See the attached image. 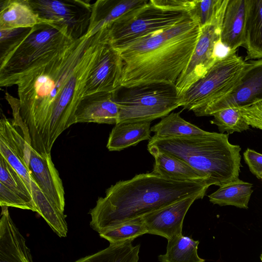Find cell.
I'll list each match as a JSON object with an SVG mask.
<instances>
[{
	"label": "cell",
	"instance_id": "obj_1",
	"mask_svg": "<svg viewBox=\"0 0 262 262\" xmlns=\"http://www.w3.org/2000/svg\"><path fill=\"white\" fill-rule=\"evenodd\" d=\"M107 27L87 32L41 54L16 70L0 74V86H17L19 114L32 147L51 155L56 140L76 123V108L89 74L104 45Z\"/></svg>",
	"mask_w": 262,
	"mask_h": 262
},
{
	"label": "cell",
	"instance_id": "obj_2",
	"mask_svg": "<svg viewBox=\"0 0 262 262\" xmlns=\"http://www.w3.org/2000/svg\"><path fill=\"white\" fill-rule=\"evenodd\" d=\"M204 183L168 179L152 172L136 175L109 187L90 211V226L99 234L121 223L141 218L178 201L204 194Z\"/></svg>",
	"mask_w": 262,
	"mask_h": 262
},
{
	"label": "cell",
	"instance_id": "obj_3",
	"mask_svg": "<svg viewBox=\"0 0 262 262\" xmlns=\"http://www.w3.org/2000/svg\"><path fill=\"white\" fill-rule=\"evenodd\" d=\"M200 33L198 23L189 16L120 51L121 86L154 82L176 84L189 62Z\"/></svg>",
	"mask_w": 262,
	"mask_h": 262
},
{
	"label": "cell",
	"instance_id": "obj_4",
	"mask_svg": "<svg viewBox=\"0 0 262 262\" xmlns=\"http://www.w3.org/2000/svg\"><path fill=\"white\" fill-rule=\"evenodd\" d=\"M229 134L207 132L204 135L174 138L153 136L147 149H154L179 159L206 178L208 185L221 186L238 179L241 148L230 143Z\"/></svg>",
	"mask_w": 262,
	"mask_h": 262
},
{
	"label": "cell",
	"instance_id": "obj_5",
	"mask_svg": "<svg viewBox=\"0 0 262 262\" xmlns=\"http://www.w3.org/2000/svg\"><path fill=\"white\" fill-rule=\"evenodd\" d=\"M114 99L119 107L117 123L151 122L181 106L176 84L170 83L121 86L114 92Z\"/></svg>",
	"mask_w": 262,
	"mask_h": 262
},
{
	"label": "cell",
	"instance_id": "obj_6",
	"mask_svg": "<svg viewBox=\"0 0 262 262\" xmlns=\"http://www.w3.org/2000/svg\"><path fill=\"white\" fill-rule=\"evenodd\" d=\"M189 16L186 12L158 8L149 0L145 5L110 25L109 42L120 52L134 42L169 29Z\"/></svg>",
	"mask_w": 262,
	"mask_h": 262
},
{
	"label": "cell",
	"instance_id": "obj_7",
	"mask_svg": "<svg viewBox=\"0 0 262 262\" xmlns=\"http://www.w3.org/2000/svg\"><path fill=\"white\" fill-rule=\"evenodd\" d=\"M246 61L236 52L217 61L181 96V106L196 115L226 94L234 84Z\"/></svg>",
	"mask_w": 262,
	"mask_h": 262
},
{
	"label": "cell",
	"instance_id": "obj_8",
	"mask_svg": "<svg viewBox=\"0 0 262 262\" xmlns=\"http://www.w3.org/2000/svg\"><path fill=\"white\" fill-rule=\"evenodd\" d=\"M72 37L68 29L56 23L30 28L13 44L1 51L0 74L26 66L44 52L56 49Z\"/></svg>",
	"mask_w": 262,
	"mask_h": 262
},
{
	"label": "cell",
	"instance_id": "obj_9",
	"mask_svg": "<svg viewBox=\"0 0 262 262\" xmlns=\"http://www.w3.org/2000/svg\"><path fill=\"white\" fill-rule=\"evenodd\" d=\"M261 101L262 58L246 61L238 79L229 91L196 116H212L224 109L247 107Z\"/></svg>",
	"mask_w": 262,
	"mask_h": 262
},
{
	"label": "cell",
	"instance_id": "obj_10",
	"mask_svg": "<svg viewBox=\"0 0 262 262\" xmlns=\"http://www.w3.org/2000/svg\"><path fill=\"white\" fill-rule=\"evenodd\" d=\"M33 9L43 18L68 29L73 38L85 34L89 28L92 12L90 1L28 0Z\"/></svg>",
	"mask_w": 262,
	"mask_h": 262
},
{
	"label": "cell",
	"instance_id": "obj_11",
	"mask_svg": "<svg viewBox=\"0 0 262 262\" xmlns=\"http://www.w3.org/2000/svg\"><path fill=\"white\" fill-rule=\"evenodd\" d=\"M32 148L24 122H16L3 115L0 121L1 156L23 178L31 192L32 173L29 165Z\"/></svg>",
	"mask_w": 262,
	"mask_h": 262
},
{
	"label": "cell",
	"instance_id": "obj_12",
	"mask_svg": "<svg viewBox=\"0 0 262 262\" xmlns=\"http://www.w3.org/2000/svg\"><path fill=\"white\" fill-rule=\"evenodd\" d=\"M225 11L212 23L201 28L200 36L189 62L176 82L180 96L202 78L217 62L213 57V49L216 41L220 39Z\"/></svg>",
	"mask_w": 262,
	"mask_h": 262
},
{
	"label": "cell",
	"instance_id": "obj_13",
	"mask_svg": "<svg viewBox=\"0 0 262 262\" xmlns=\"http://www.w3.org/2000/svg\"><path fill=\"white\" fill-rule=\"evenodd\" d=\"M123 60L109 41L102 48L86 80L83 97L98 92H112L121 87Z\"/></svg>",
	"mask_w": 262,
	"mask_h": 262
},
{
	"label": "cell",
	"instance_id": "obj_14",
	"mask_svg": "<svg viewBox=\"0 0 262 262\" xmlns=\"http://www.w3.org/2000/svg\"><path fill=\"white\" fill-rule=\"evenodd\" d=\"M204 195L196 194L189 196L142 217L148 233L162 236L167 241L182 235L187 212L196 200L202 199Z\"/></svg>",
	"mask_w": 262,
	"mask_h": 262
},
{
	"label": "cell",
	"instance_id": "obj_15",
	"mask_svg": "<svg viewBox=\"0 0 262 262\" xmlns=\"http://www.w3.org/2000/svg\"><path fill=\"white\" fill-rule=\"evenodd\" d=\"M29 166L42 191L60 211L64 212V188L51 155H42L32 148Z\"/></svg>",
	"mask_w": 262,
	"mask_h": 262
},
{
	"label": "cell",
	"instance_id": "obj_16",
	"mask_svg": "<svg viewBox=\"0 0 262 262\" xmlns=\"http://www.w3.org/2000/svg\"><path fill=\"white\" fill-rule=\"evenodd\" d=\"M114 92H98L83 97L75 112L76 123L116 124L119 107L114 99Z\"/></svg>",
	"mask_w": 262,
	"mask_h": 262
},
{
	"label": "cell",
	"instance_id": "obj_17",
	"mask_svg": "<svg viewBox=\"0 0 262 262\" xmlns=\"http://www.w3.org/2000/svg\"><path fill=\"white\" fill-rule=\"evenodd\" d=\"M1 207L0 262H33L26 239L11 219L8 207Z\"/></svg>",
	"mask_w": 262,
	"mask_h": 262
},
{
	"label": "cell",
	"instance_id": "obj_18",
	"mask_svg": "<svg viewBox=\"0 0 262 262\" xmlns=\"http://www.w3.org/2000/svg\"><path fill=\"white\" fill-rule=\"evenodd\" d=\"M247 0H228L221 27V41L236 52L245 43Z\"/></svg>",
	"mask_w": 262,
	"mask_h": 262
},
{
	"label": "cell",
	"instance_id": "obj_19",
	"mask_svg": "<svg viewBox=\"0 0 262 262\" xmlns=\"http://www.w3.org/2000/svg\"><path fill=\"white\" fill-rule=\"evenodd\" d=\"M148 0H98L92 5L88 32L94 33L145 5Z\"/></svg>",
	"mask_w": 262,
	"mask_h": 262
},
{
	"label": "cell",
	"instance_id": "obj_20",
	"mask_svg": "<svg viewBox=\"0 0 262 262\" xmlns=\"http://www.w3.org/2000/svg\"><path fill=\"white\" fill-rule=\"evenodd\" d=\"M0 30L32 28L53 21L43 19L33 9L28 0H1Z\"/></svg>",
	"mask_w": 262,
	"mask_h": 262
},
{
	"label": "cell",
	"instance_id": "obj_21",
	"mask_svg": "<svg viewBox=\"0 0 262 262\" xmlns=\"http://www.w3.org/2000/svg\"><path fill=\"white\" fill-rule=\"evenodd\" d=\"M155 158L151 172L175 180L194 181L207 184L205 177L183 161L154 149H147Z\"/></svg>",
	"mask_w": 262,
	"mask_h": 262
},
{
	"label": "cell",
	"instance_id": "obj_22",
	"mask_svg": "<svg viewBox=\"0 0 262 262\" xmlns=\"http://www.w3.org/2000/svg\"><path fill=\"white\" fill-rule=\"evenodd\" d=\"M245 61L262 58V0H247Z\"/></svg>",
	"mask_w": 262,
	"mask_h": 262
},
{
	"label": "cell",
	"instance_id": "obj_23",
	"mask_svg": "<svg viewBox=\"0 0 262 262\" xmlns=\"http://www.w3.org/2000/svg\"><path fill=\"white\" fill-rule=\"evenodd\" d=\"M150 122L120 123L111 132L106 147L110 151H120L150 139Z\"/></svg>",
	"mask_w": 262,
	"mask_h": 262
},
{
	"label": "cell",
	"instance_id": "obj_24",
	"mask_svg": "<svg viewBox=\"0 0 262 262\" xmlns=\"http://www.w3.org/2000/svg\"><path fill=\"white\" fill-rule=\"evenodd\" d=\"M31 187L36 212L45 220L59 237H66L68 231L66 216L64 212L60 211L52 203L42 191L33 174L31 177Z\"/></svg>",
	"mask_w": 262,
	"mask_h": 262
},
{
	"label": "cell",
	"instance_id": "obj_25",
	"mask_svg": "<svg viewBox=\"0 0 262 262\" xmlns=\"http://www.w3.org/2000/svg\"><path fill=\"white\" fill-rule=\"evenodd\" d=\"M253 185L239 179L225 184L208 195L209 201L220 206H233L247 209L251 195L253 191Z\"/></svg>",
	"mask_w": 262,
	"mask_h": 262
},
{
	"label": "cell",
	"instance_id": "obj_26",
	"mask_svg": "<svg viewBox=\"0 0 262 262\" xmlns=\"http://www.w3.org/2000/svg\"><path fill=\"white\" fill-rule=\"evenodd\" d=\"M199 241L182 234L168 241L166 252L160 255V262H205L198 254Z\"/></svg>",
	"mask_w": 262,
	"mask_h": 262
},
{
	"label": "cell",
	"instance_id": "obj_27",
	"mask_svg": "<svg viewBox=\"0 0 262 262\" xmlns=\"http://www.w3.org/2000/svg\"><path fill=\"white\" fill-rule=\"evenodd\" d=\"M150 129L155 136L164 138L204 135L208 132L185 120L180 113H170Z\"/></svg>",
	"mask_w": 262,
	"mask_h": 262
},
{
	"label": "cell",
	"instance_id": "obj_28",
	"mask_svg": "<svg viewBox=\"0 0 262 262\" xmlns=\"http://www.w3.org/2000/svg\"><path fill=\"white\" fill-rule=\"evenodd\" d=\"M132 242L110 244L107 248L74 262H138L140 245L134 246Z\"/></svg>",
	"mask_w": 262,
	"mask_h": 262
},
{
	"label": "cell",
	"instance_id": "obj_29",
	"mask_svg": "<svg viewBox=\"0 0 262 262\" xmlns=\"http://www.w3.org/2000/svg\"><path fill=\"white\" fill-rule=\"evenodd\" d=\"M146 233H148L147 227L141 217L121 223L101 232L99 235L110 244H116L133 241Z\"/></svg>",
	"mask_w": 262,
	"mask_h": 262
},
{
	"label": "cell",
	"instance_id": "obj_30",
	"mask_svg": "<svg viewBox=\"0 0 262 262\" xmlns=\"http://www.w3.org/2000/svg\"><path fill=\"white\" fill-rule=\"evenodd\" d=\"M228 0H195L189 16L200 28L212 23L226 9Z\"/></svg>",
	"mask_w": 262,
	"mask_h": 262
},
{
	"label": "cell",
	"instance_id": "obj_31",
	"mask_svg": "<svg viewBox=\"0 0 262 262\" xmlns=\"http://www.w3.org/2000/svg\"><path fill=\"white\" fill-rule=\"evenodd\" d=\"M212 116L213 119L210 122L216 125L222 134L225 132L228 134L234 132L241 133L250 128V125L246 122L237 107L224 109L214 113Z\"/></svg>",
	"mask_w": 262,
	"mask_h": 262
},
{
	"label": "cell",
	"instance_id": "obj_32",
	"mask_svg": "<svg viewBox=\"0 0 262 262\" xmlns=\"http://www.w3.org/2000/svg\"><path fill=\"white\" fill-rule=\"evenodd\" d=\"M0 183L34 202L31 192L23 178L2 156H0Z\"/></svg>",
	"mask_w": 262,
	"mask_h": 262
},
{
	"label": "cell",
	"instance_id": "obj_33",
	"mask_svg": "<svg viewBox=\"0 0 262 262\" xmlns=\"http://www.w3.org/2000/svg\"><path fill=\"white\" fill-rule=\"evenodd\" d=\"M0 205L37 212L33 201L0 183Z\"/></svg>",
	"mask_w": 262,
	"mask_h": 262
},
{
	"label": "cell",
	"instance_id": "obj_34",
	"mask_svg": "<svg viewBox=\"0 0 262 262\" xmlns=\"http://www.w3.org/2000/svg\"><path fill=\"white\" fill-rule=\"evenodd\" d=\"M156 7L164 10L188 13L192 10L195 0H150Z\"/></svg>",
	"mask_w": 262,
	"mask_h": 262
},
{
	"label": "cell",
	"instance_id": "obj_35",
	"mask_svg": "<svg viewBox=\"0 0 262 262\" xmlns=\"http://www.w3.org/2000/svg\"><path fill=\"white\" fill-rule=\"evenodd\" d=\"M239 109L249 125L262 130V101Z\"/></svg>",
	"mask_w": 262,
	"mask_h": 262
},
{
	"label": "cell",
	"instance_id": "obj_36",
	"mask_svg": "<svg viewBox=\"0 0 262 262\" xmlns=\"http://www.w3.org/2000/svg\"><path fill=\"white\" fill-rule=\"evenodd\" d=\"M243 156L250 171L258 179L262 180V154L248 148Z\"/></svg>",
	"mask_w": 262,
	"mask_h": 262
},
{
	"label": "cell",
	"instance_id": "obj_37",
	"mask_svg": "<svg viewBox=\"0 0 262 262\" xmlns=\"http://www.w3.org/2000/svg\"><path fill=\"white\" fill-rule=\"evenodd\" d=\"M236 52L231 50L224 45L220 39L215 43L213 49V57L217 61L222 60Z\"/></svg>",
	"mask_w": 262,
	"mask_h": 262
},
{
	"label": "cell",
	"instance_id": "obj_38",
	"mask_svg": "<svg viewBox=\"0 0 262 262\" xmlns=\"http://www.w3.org/2000/svg\"><path fill=\"white\" fill-rule=\"evenodd\" d=\"M260 259H261V260L262 261V253H261V255H260Z\"/></svg>",
	"mask_w": 262,
	"mask_h": 262
}]
</instances>
